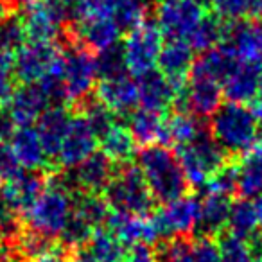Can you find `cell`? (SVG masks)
Returning a JSON list of instances; mask_svg holds the SVG:
<instances>
[{"instance_id": "obj_24", "label": "cell", "mask_w": 262, "mask_h": 262, "mask_svg": "<svg viewBox=\"0 0 262 262\" xmlns=\"http://www.w3.org/2000/svg\"><path fill=\"white\" fill-rule=\"evenodd\" d=\"M232 203L226 196L208 194L201 200L200 208V226L198 232L203 237H214L215 233L223 232L228 226Z\"/></svg>"}, {"instance_id": "obj_36", "label": "cell", "mask_w": 262, "mask_h": 262, "mask_svg": "<svg viewBox=\"0 0 262 262\" xmlns=\"http://www.w3.org/2000/svg\"><path fill=\"white\" fill-rule=\"evenodd\" d=\"M239 189V165L228 162L223 165L207 183L208 194H219V196L230 198Z\"/></svg>"}, {"instance_id": "obj_39", "label": "cell", "mask_w": 262, "mask_h": 262, "mask_svg": "<svg viewBox=\"0 0 262 262\" xmlns=\"http://www.w3.org/2000/svg\"><path fill=\"white\" fill-rule=\"evenodd\" d=\"M210 6L217 18L232 24L250 16L251 11V0H210Z\"/></svg>"}, {"instance_id": "obj_32", "label": "cell", "mask_w": 262, "mask_h": 262, "mask_svg": "<svg viewBox=\"0 0 262 262\" xmlns=\"http://www.w3.org/2000/svg\"><path fill=\"white\" fill-rule=\"evenodd\" d=\"M226 29L223 27V20L215 15H205V18L200 22V26L194 29L187 43L192 51L208 52L219 45V41L225 40Z\"/></svg>"}, {"instance_id": "obj_52", "label": "cell", "mask_w": 262, "mask_h": 262, "mask_svg": "<svg viewBox=\"0 0 262 262\" xmlns=\"http://www.w3.org/2000/svg\"><path fill=\"white\" fill-rule=\"evenodd\" d=\"M250 16L253 20H260V22H262V0H251Z\"/></svg>"}, {"instance_id": "obj_35", "label": "cell", "mask_w": 262, "mask_h": 262, "mask_svg": "<svg viewBox=\"0 0 262 262\" xmlns=\"http://www.w3.org/2000/svg\"><path fill=\"white\" fill-rule=\"evenodd\" d=\"M27 34L24 27V20L16 15H9L0 20V51L18 52L26 45Z\"/></svg>"}, {"instance_id": "obj_44", "label": "cell", "mask_w": 262, "mask_h": 262, "mask_svg": "<svg viewBox=\"0 0 262 262\" xmlns=\"http://www.w3.org/2000/svg\"><path fill=\"white\" fill-rule=\"evenodd\" d=\"M194 262H223L221 248L214 241V237H203L192 243Z\"/></svg>"}, {"instance_id": "obj_22", "label": "cell", "mask_w": 262, "mask_h": 262, "mask_svg": "<svg viewBox=\"0 0 262 262\" xmlns=\"http://www.w3.org/2000/svg\"><path fill=\"white\" fill-rule=\"evenodd\" d=\"M9 146L18 160V165L26 171L36 172L47 165L49 155L41 144L38 129H34L33 126L16 127L15 133L11 135Z\"/></svg>"}, {"instance_id": "obj_53", "label": "cell", "mask_w": 262, "mask_h": 262, "mask_svg": "<svg viewBox=\"0 0 262 262\" xmlns=\"http://www.w3.org/2000/svg\"><path fill=\"white\" fill-rule=\"evenodd\" d=\"M0 262H13L9 255V248L6 243H0Z\"/></svg>"}, {"instance_id": "obj_49", "label": "cell", "mask_w": 262, "mask_h": 262, "mask_svg": "<svg viewBox=\"0 0 262 262\" xmlns=\"http://www.w3.org/2000/svg\"><path fill=\"white\" fill-rule=\"evenodd\" d=\"M33 262H70V255H67V251H63L61 248L52 246L47 253H43Z\"/></svg>"}, {"instance_id": "obj_12", "label": "cell", "mask_w": 262, "mask_h": 262, "mask_svg": "<svg viewBox=\"0 0 262 262\" xmlns=\"http://www.w3.org/2000/svg\"><path fill=\"white\" fill-rule=\"evenodd\" d=\"M63 51L54 43H26L15 56L16 77L26 84H36L51 74L61 59Z\"/></svg>"}, {"instance_id": "obj_59", "label": "cell", "mask_w": 262, "mask_h": 262, "mask_svg": "<svg viewBox=\"0 0 262 262\" xmlns=\"http://www.w3.org/2000/svg\"><path fill=\"white\" fill-rule=\"evenodd\" d=\"M59 2H65V4H70V2H72V0H59Z\"/></svg>"}, {"instance_id": "obj_31", "label": "cell", "mask_w": 262, "mask_h": 262, "mask_svg": "<svg viewBox=\"0 0 262 262\" xmlns=\"http://www.w3.org/2000/svg\"><path fill=\"white\" fill-rule=\"evenodd\" d=\"M228 230L232 235L250 241L258 230L255 203H251L246 198L232 203V210H230V219H228Z\"/></svg>"}, {"instance_id": "obj_56", "label": "cell", "mask_w": 262, "mask_h": 262, "mask_svg": "<svg viewBox=\"0 0 262 262\" xmlns=\"http://www.w3.org/2000/svg\"><path fill=\"white\" fill-rule=\"evenodd\" d=\"M33 2H36V0H9L11 8H27V6H31Z\"/></svg>"}, {"instance_id": "obj_54", "label": "cell", "mask_w": 262, "mask_h": 262, "mask_svg": "<svg viewBox=\"0 0 262 262\" xmlns=\"http://www.w3.org/2000/svg\"><path fill=\"white\" fill-rule=\"evenodd\" d=\"M255 212H257V221H258V228L262 230V194L255 200Z\"/></svg>"}, {"instance_id": "obj_42", "label": "cell", "mask_w": 262, "mask_h": 262, "mask_svg": "<svg viewBox=\"0 0 262 262\" xmlns=\"http://www.w3.org/2000/svg\"><path fill=\"white\" fill-rule=\"evenodd\" d=\"M15 243H16V248L20 250V253H22L26 258H29L31 262L36 260L38 257L47 253V251L52 248L51 241L38 235V233L31 232V230H27V232H24L22 235L16 237Z\"/></svg>"}, {"instance_id": "obj_17", "label": "cell", "mask_w": 262, "mask_h": 262, "mask_svg": "<svg viewBox=\"0 0 262 262\" xmlns=\"http://www.w3.org/2000/svg\"><path fill=\"white\" fill-rule=\"evenodd\" d=\"M51 101L40 84H24L16 88L8 102V115L15 127H29L41 119Z\"/></svg>"}, {"instance_id": "obj_9", "label": "cell", "mask_w": 262, "mask_h": 262, "mask_svg": "<svg viewBox=\"0 0 262 262\" xmlns=\"http://www.w3.org/2000/svg\"><path fill=\"white\" fill-rule=\"evenodd\" d=\"M70 18V6L59 0H36L26 8L22 20L27 40L34 43H52Z\"/></svg>"}, {"instance_id": "obj_3", "label": "cell", "mask_w": 262, "mask_h": 262, "mask_svg": "<svg viewBox=\"0 0 262 262\" xmlns=\"http://www.w3.org/2000/svg\"><path fill=\"white\" fill-rule=\"evenodd\" d=\"M210 135L230 155H246L258 142V120L244 104L226 102L210 117Z\"/></svg>"}, {"instance_id": "obj_41", "label": "cell", "mask_w": 262, "mask_h": 262, "mask_svg": "<svg viewBox=\"0 0 262 262\" xmlns=\"http://www.w3.org/2000/svg\"><path fill=\"white\" fill-rule=\"evenodd\" d=\"M15 56L11 52L0 51V104H8L15 94Z\"/></svg>"}, {"instance_id": "obj_14", "label": "cell", "mask_w": 262, "mask_h": 262, "mask_svg": "<svg viewBox=\"0 0 262 262\" xmlns=\"http://www.w3.org/2000/svg\"><path fill=\"white\" fill-rule=\"evenodd\" d=\"M223 45L237 61L262 65V22L250 18L232 24L225 33Z\"/></svg>"}, {"instance_id": "obj_29", "label": "cell", "mask_w": 262, "mask_h": 262, "mask_svg": "<svg viewBox=\"0 0 262 262\" xmlns=\"http://www.w3.org/2000/svg\"><path fill=\"white\" fill-rule=\"evenodd\" d=\"M101 142V149L113 164H124V162L131 160V157L135 155V139L131 135V131L127 126L113 122L108 129L99 137Z\"/></svg>"}, {"instance_id": "obj_11", "label": "cell", "mask_w": 262, "mask_h": 262, "mask_svg": "<svg viewBox=\"0 0 262 262\" xmlns=\"http://www.w3.org/2000/svg\"><path fill=\"white\" fill-rule=\"evenodd\" d=\"M108 230L126 246H153L164 237L157 215L127 214L113 210L108 217Z\"/></svg>"}, {"instance_id": "obj_40", "label": "cell", "mask_w": 262, "mask_h": 262, "mask_svg": "<svg viewBox=\"0 0 262 262\" xmlns=\"http://www.w3.org/2000/svg\"><path fill=\"white\" fill-rule=\"evenodd\" d=\"M221 248V258L223 262H250L253 258V250H251L250 241L241 239L235 235H226L219 243Z\"/></svg>"}, {"instance_id": "obj_34", "label": "cell", "mask_w": 262, "mask_h": 262, "mask_svg": "<svg viewBox=\"0 0 262 262\" xmlns=\"http://www.w3.org/2000/svg\"><path fill=\"white\" fill-rule=\"evenodd\" d=\"M147 6L144 0H124L113 6V18L122 31H133L146 22Z\"/></svg>"}, {"instance_id": "obj_55", "label": "cell", "mask_w": 262, "mask_h": 262, "mask_svg": "<svg viewBox=\"0 0 262 262\" xmlns=\"http://www.w3.org/2000/svg\"><path fill=\"white\" fill-rule=\"evenodd\" d=\"M9 9H11L9 0H0V20H4L6 16H9Z\"/></svg>"}, {"instance_id": "obj_27", "label": "cell", "mask_w": 262, "mask_h": 262, "mask_svg": "<svg viewBox=\"0 0 262 262\" xmlns=\"http://www.w3.org/2000/svg\"><path fill=\"white\" fill-rule=\"evenodd\" d=\"M192 49L185 41H169L162 49L160 59H158V69L169 79H187L189 72L194 65Z\"/></svg>"}, {"instance_id": "obj_19", "label": "cell", "mask_w": 262, "mask_h": 262, "mask_svg": "<svg viewBox=\"0 0 262 262\" xmlns=\"http://www.w3.org/2000/svg\"><path fill=\"white\" fill-rule=\"evenodd\" d=\"M139 104L142 110L164 113L178 101V92L171 79L160 70H151L139 77Z\"/></svg>"}, {"instance_id": "obj_33", "label": "cell", "mask_w": 262, "mask_h": 262, "mask_svg": "<svg viewBox=\"0 0 262 262\" xmlns=\"http://www.w3.org/2000/svg\"><path fill=\"white\" fill-rule=\"evenodd\" d=\"M110 205L106 198H101L99 194H83L79 200L76 201V210L74 214L79 219H83L86 225H90L94 230L101 228L104 221H108Z\"/></svg>"}, {"instance_id": "obj_2", "label": "cell", "mask_w": 262, "mask_h": 262, "mask_svg": "<svg viewBox=\"0 0 262 262\" xmlns=\"http://www.w3.org/2000/svg\"><path fill=\"white\" fill-rule=\"evenodd\" d=\"M76 210V200L61 182H49L36 203L26 214L27 230L52 241L61 237Z\"/></svg>"}, {"instance_id": "obj_38", "label": "cell", "mask_w": 262, "mask_h": 262, "mask_svg": "<svg viewBox=\"0 0 262 262\" xmlns=\"http://www.w3.org/2000/svg\"><path fill=\"white\" fill-rule=\"evenodd\" d=\"M94 232L95 230L90 225H86L83 219H79L74 214L70 223L67 225L65 232L61 233L63 246H65V250H81V246L90 243Z\"/></svg>"}, {"instance_id": "obj_57", "label": "cell", "mask_w": 262, "mask_h": 262, "mask_svg": "<svg viewBox=\"0 0 262 262\" xmlns=\"http://www.w3.org/2000/svg\"><path fill=\"white\" fill-rule=\"evenodd\" d=\"M250 262H262V255H257V257H253Z\"/></svg>"}, {"instance_id": "obj_21", "label": "cell", "mask_w": 262, "mask_h": 262, "mask_svg": "<svg viewBox=\"0 0 262 262\" xmlns=\"http://www.w3.org/2000/svg\"><path fill=\"white\" fill-rule=\"evenodd\" d=\"M76 174H74V182L76 187L81 189L84 194H99L110 187V183L115 178V167L113 162L106 157L104 153H94L90 158L77 165Z\"/></svg>"}, {"instance_id": "obj_5", "label": "cell", "mask_w": 262, "mask_h": 262, "mask_svg": "<svg viewBox=\"0 0 262 262\" xmlns=\"http://www.w3.org/2000/svg\"><path fill=\"white\" fill-rule=\"evenodd\" d=\"M183 174L190 187H207L208 180L226 165V153L212 135L205 133L196 142L178 149Z\"/></svg>"}, {"instance_id": "obj_26", "label": "cell", "mask_w": 262, "mask_h": 262, "mask_svg": "<svg viewBox=\"0 0 262 262\" xmlns=\"http://www.w3.org/2000/svg\"><path fill=\"white\" fill-rule=\"evenodd\" d=\"M127 127L137 144H142L144 147L157 146V144L164 146L165 120L162 119V113L149 112V110L133 112L129 115Z\"/></svg>"}, {"instance_id": "obj_47", "label": "cell", "mask_w": 262, "mask_h": 262, "mask_svg": "<svg viewBox=\"0 0 262 262\" xmlns=\"http://www.w3.org/2000/svg\"><path fill=\"white\" fill-rule=\"evenodd\" d=\"M18 235L20 233L18 226H16V217L6 210L2 198H0V237H4L6 241H16Z\"/></svg>"}, {"instance_id": "obj_10", "label": "cell", "mask_w": 262, "mask_h": 262, "mask_svg": "<svg viewBox=\"0 0 262 262\" xmlns=\"http://www.w3.org/2000/svg\"><path fill=\"white\" fill-rule=\"evenodd\" d=\"M97 142L99 133L90 124V120L83 113L74 115L56 160L63 169H76L86 158L97 153L95 151L97 149Z\"/></svg>"}, {"instance_id": "obj_51", "label": "cell", "mask_w": 262, "mask_h": 262, "mask_svg": "<svg viewBox=\"0 0 262 262\" xmlns=\"http://www.w3.org/2000/svg\"><path fill=\"white\" fill-rule=\"evenodd\" d=\"M251 112H253L255 119L258 120V124H262V84H260V90H258L257 99H255L253 106H251Z\"/></svg>"}, {"instance_id": "obj_58", "label": "cell", "mask_w": 262, "mask_h": 262, "mask_svg": "<svg viewBox=\"0 0 262 262\" xmlns=\"http://www.w3.org/2000/svg\"><path fill=\"white\" fill-rule=\"evenodd\" d=\"M108 2H110V4H112V8H113V6H115V4H119V2H124V0H108Z\"/></svg>"}, {"instance_id": "obj_28", "label": "cell", "mask_w": 262, "mask_h": 262, "mask_svg": "<svg viewBox=\"0 0 262 262\" xmlns=\"http://www.w3.org/2000/svg\"><path fill=\"white\" fill-rule=\"evenodd\" d=\"M237 192L243 198H258L262 194V140L243 155L239 165V189Z\"/></svg>"}, {"instance_id": "obj_30", "label": "cell", "mask_w": 262, "mask_h": 262, "mask_svg": "<svg viewBox=\"0 0 262 262\" xmlns=\"http://www.w3.org/2000/svg\"><path fill=\"white\" fill-rule=\"evenodd\" d=\"M88 251L99 262H124L127 257L126 244L119 237L113 235L108 228H97L92 233Z\"/></svg>"}, {"instance_id": "obj_46", "label": "cell", "mask_w": 262, "mask_h": 262, "mask_svg": "<svg viewBox=\"0 0 262 262\" xmlns=\"http://www.w3.org/2000/svg\"><path fill=\"white\" fill-rule=\"evenodd\" d=\"M20 165L13 153L11 146L4 140H0V182H9L20 174Z\"/></svg>"}, {"instance_id": "obj_16", "label": "cell", "mask_w": 262, "mask_h": 262, "mask_svg": "<svg viewBox=\"0 0 262 262\" xmlns=\"http://www.w3.org/2000/svg\"><path fill=\"white\" fill-rule=\"evenodd\" d=\"M95 97L113 115H131L139 104V83L129 74L101 79Z\"/></svg>"}, {"instance_id": "obj_6", "label": "cell", "mask_w": 262, "mask_h": 262, "mask_svg": "<svg viewBox=\"0 0 262 262\" xmlns=\"http://www.w3.org/2000/svg\"><path fill=\"white\" fill-rule=\"evenodd\" d=\"M162 49H164V34L155 22L146 20L129 31L122 43V54L127 72L131 76H144L158 67Z\"/></svg>"}, {"instance_id": "obj_60", "label": "cell", "mask_w": 262, "mask_h": 262, "mask_svg": "<svg viewBox=\"0 0 262 262\" xmlns=\"http://www.w3.org/2000/svg\"><path fill=\"white\" fill-rule=\"evenodd\" d=\"M13 262H16V260H13Z\"/></svg>"}, {"instance_id": "obj_50", "label": "cell", "mask_w": 262, "mask_h": 262, "mask_svg": "<svg viewBox=\"0 0 262 262\" xmlns=\"http://www.w3.org/2000/svg\"><path fill=\"white\" fill-rule=\"evenodd\" d=\"M70 262H99L90 251L76 250L74 253H70Z\"/></svg>"}, {"instance_id": "obj_25", "label": "cell", "mask_w": 262, "mask_h": 262, "mask_svg": "<svg viewBox=\"0 0 262 262\" xmlns=\"http://www.w3.org/2000/svg\"><path fill=\"white\" fill-rule=\"evenodd\" d=\"M203 135L205 131L200 122V117L190 113L189 110H178L169 117V120H165L164 146L165 144H174L180 149V147L196 142Z\"/></svg>"}, {"instance_id": "obj_8", "label": "cell", "mask_w": 262, "mask_h": 262, "mask_svg": "<svg viewBox=\"0 0 262 262\" xmlns=\"http://www.w3.org/2000/svg\"><path fill=\"white\" fill-rule=\"evenodd\" d=\"M207 11L201 0H160L157 6V26L169 41L190 38Z\"/></svg>"}, {"instance_id": "obj_13", "label": "cell", "mask_w": 262, "mask_h": 262, "mask_svg": "<svg viewBox=\"0 0 262 262\" xmlns=\"http://www.w3.org/2000/svg\"><path fill=\"white\" fill-rule=\"evenodd\" d=\"M200 208L201 201L196 196H182L164 203L158 210L157 219L162 228V233L172 237H187L194 233L200 226Z\"/></svg>"}, {"instance_id": "obj_37", "label": "cell", "mask_w": 262, "mask_h": 262, "mask_svg": "<svg viewBox=\"0 0 262 262\" xmlns=\"http://www.w3.org/2000/svg\"><path fill=\"white\" fill-rule=\"evenodd\" d=\"M97 72L101 79H108V77H117L124 76L127 72L126 61H124L122 47H113L108 51L97 54Z\"/></svg>"}, {"instance_id": "obj_4", "label": "cell", "mask_w": 262, "mask_h": 262, "mask_svg": "<svg viewBox=\"0 0 262 262\" xmlns=\"http://www.w3.org/2000/svg\"><path fill=\"white\" fill-rule=\"evenodd\" d=\"M104 198L115 212L139 215L147 214L155 200L139 165H126L122 171L117 172L113 182L106 189Z\"/></svg>"}, {"instance_id": "obj_7", "label": "cell", "mask_w": 262, "mask_h": 262, "mask_svg": "<svg viewBox=\"0 0 262 262\" xmlns=\"http://www.w3.org/2000/svg\"><path fill=\"white\" fill-rule=\"evenodd\" d=\"M99 77L97 58L83 45L63 51V90L65 101L84 102Z\"/></svg>"}, {"instance_id": "obj_1", "label": "cell", "mask_w": 262, "mask_h": 262, "mask_svg": "<svg viewBox=\"0 0 262 262\" xmlns=\"http://www.w3.org/2000/svg\"><path fill=\"white\" fill-rule=\"evenodd\" d=\"M139 169L157 201L169 203L185 196L189 183L183 174L178 155L172 153L167 146L157 144L144 147L139 153Z\"/></svg>"}, {"instance_id": "obj_43", "label": "cell", "mask_w": 262, "mask_h": 262, "mask_svg": "<svg viewBox=\"0 0 262 262\" xmlns=\"http://www.w3.org/2000/svg\"><path fill=\"white\" fill-rule=\"evenodd\" d=\"M162 262H194L192 243L187 237H172L162 246Z\"/></svg>"}, {"instance_id": "obj_45", "label": "cell", "mask_w": 262, "mask_h": 262, "mask_svg": "<svg viewBox=\"0 0 262 262\" xmlns=\"http://www.w3.org/2000/svg\"><path fill=\"white\" fill-rule=\"evenodd\" d=\"M83 115L90 120V124L95 127V131L99 133V137L108 129L113 124V113L110 112L106 106H102L101 102H90V104L84 106Z\"/></svg>"}, {"instance_id": "obj_20", "label": "cell", "mask_w": 262, "mask_h": 262, "mask_svg": "<svg viewBox=\"0 0 262 262\" xmlns=\"http://www.w3.org/2000/svg\"><path fill=\"white\" fill-rule=\"evenodd\" d=\"M262 84V65L237 63L223 83V94L228 102L248 104L253 102Z\"/></svg>"}, {"instance_id": "obj_48", "label": "cell", "mask_w": 262, "mask_h": 262, "mask_svg": "<svg viewBox=\"0 0 262 262\" xmlns=\"http://www.w3.org/2000/svg\"><path fill=\"white\" fill-rule=\"evenodd\" d=\"M158 260V255L155 253L153 246H133V250L127 253L126 260L124 262H157Z\"/></svg>"}, {"instance_id": "obj_18", "label": "cell", "mask_w": 262, "mask_h": 262, "mask_svg": "<svg viewBox=\"0 0 262 262\" xmlns=\"http://www.w3.org/2000/svg\"><path fill=\"white\" fill-rule=\"evenodd\" d=\"M223 84L212 77L189 74L185 90V110L196 117H212L223 106Z\"/></svg>"}, {"instance_id": "obj_15", "label": "cell", "mask_w": 262, "mask_h": 262, "mask_svg": "<svg viewBox=\"0 0 262 262\" xmlns=\"http://www.w3.org/2000/svg\"><path fill=\"white\" fill-rule=\"evenodd\" d=\"M47 180L38 172H20L16 178L4 183L0 198L11 215H26L47 187Z\"/></svg>"}, {"instance_id": "obj_23", "label": "cell", "mask_w": 262, "mask_h": 262, "mask_svg": "<svg viewBox=\"0 0 262 262\" xmlns=\"http://www.w3.org/2000/svg\"><path fill=\"white\" fill-rule=\"evenodd\" d=\"M70 120H72V117H70L69 110L61 104L49 106V110L38 120V135H40L41 144L51 158L58 157L67 131H69Z\"/></svg>"}]
</instances>
